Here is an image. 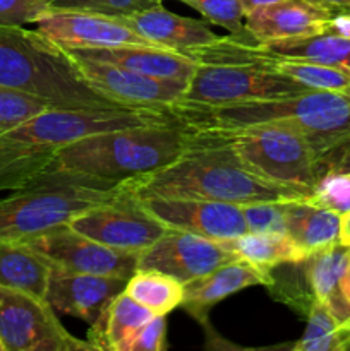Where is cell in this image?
Returning a JSON list of instances; mask_svg holds the SVG:
<instances>
[{"mask_svg": "<svg viewBox=\"0 0 350 351\" xmlns=\"http://www.w3.org/2000/svg\"><path fill=\"white\" fill-rule=\"evenodd\" d=\"M153 317L150 308L137 304L126 291H120L106 304L96 321L89 324L86 341L93 350L120 351L134 332Z\"/></svg>", "mask_w": 350, "mask_h": 351, "instance_id": "cell-23", "label": "cell"}, {"mask_svg": "<svg viewBox=\"0 0 350 351\" xmlns=\"http://www.w3.org/2000/svg\"><path fill=\"white\" fill-rule=\"evenodd\" d=\"M0 86L54 108H129L93 89L64 48L19 24H0Z\"/></svg>", "mask_w": 350, "mask_h": 351, "instance_id": "cell-4", "label": "cell"}, {"mask_svg": "<svg viewBox=\"0 0 350 351\" xmlns=\"http://www.w3.org/2000/svg\"><path fill=\"white\" fill-rule=\"evenodd\" d=\"M311 199L333 211L345 215L350 211V173H326L319 178Z\"/></svg>", "mask_w": 350, "mask_h": 351, "instance_id": "cell-33", "label": "cell"}, {"mask_svg": "<svg viewBox=\"0 0 350 351\" xmlns=\"http://www.w3.org/2000/svg\"><path fill=\"white\" fill-rule=\"evenodd\" d=\"M349 245H350V242H349Z\"/></svg>", "mask_w": 350, "mask_h": 351, "instance_id": "cell-43", "label": "cell"}, {"mask_svg": "<svg viewBox=\"0 0 350 351\" xmlns=\"http://www.w3.org/2000/svg\"><path fill=\"white\" fill-rule=\"evenodd\" d=\"M126 185L137 199H205L237 206L309 197L254 175L222 136L208 132H194L191 146L174 163Z\"/></svg>", "mask_w": 350, "mask_h": 351, "instance_id": "cell-1", "label": "cell"}, {"mask_svg": "<svg viewBox=\"0 0 350 351\" xmlns=\"http://www.w3.org/2000/svg\"><path fill=\"white\" fill-rule=\"evenodd\" d=\"M0 341L5 351L93 350L62 326L45 298L0 287Z\"/></svg>", "mask_w": 350, "mask_h": 351, "instance_id": "cell-8", "label": "cell"}, {"mask_svg": "<svg viewBox=\"0 0 350 351\" xmlns=\"http://www.w3.org/2000/svg\"><path fill=\"white\" fill-rule=\"evenodd\" d=\"M233 259L239 257L223 242L167 226L163 235L139 254L137 269L160 271L185 285Z\"/></svg>", "mask_w": 350, "mask_h": 351, "instance_id": "cell-12", "label": "cell"}, {"mask_svg": "<svg viewBox=\"0 0 350 351\" xmlns=\"http://www.w3.org/2000/svg\"><path fill=\"white\" fill-rule=\"evenodd\" d=\"M256 50L263 64L271 58H299L350 69V36L328 31L301 40L257 43Z\"/></svg>", "mask_w": 350, "mask_h": 351, "instance_id": "cell-25", "label": "cell"}, {"mask_svg": "<svg viewBox=\"0 0 350 351\" xmlns=\"http://www.w3.org/2000/svg\"><path fill=\"white\" fill-rule=\"evenodd\" d=\"M48 108L54 106L38 96L0 86V136Z\"/></svg>", "mask_w": 350, "mask_h": 351, "instance_id": "cell-30", "label": "cell"}, {"mask_svg": "<svg viewBox=\"0 0 350 351\" xmlns=\"http://www.w3.org/2000/svg\"><path fill=\"white\" fill-rule=\"evenodd\" d=\"M167 348V319L154 315L143 328L137 329L132 338L120 351H163Z\"/></svg>", "mask_w": 350, "mask_h": 351, "instance_id": "cell-36", "label": "cell"}, {"mask_svg": "<svg viewBox=\"0 0 350 351\" xmlns=\"http://www.w3.org/2000/svg\"><path fill=\"white\" fill-rule=\"evenodd\" d=\"M273 2H280V0H240V3H242V7L246 12L256 9V7L268 5V3H273Z\"/></svg>", "mask_w": 350, "mask_h": 351, "instance_id": "cell-40", "label": "cell"}, {"mask_svg": "<svg viewBox=\"0 0 350 351\" xmlns=\"http://www.w3.org/2000/svg\"><path fill=\"white\" fill-rule=\"evenodd\" d=\"M226 247L239 259H246L263 269H275L281 264L301 263L307 259L304 250L287 233L247 232L237 239L225 240Z\"/></svg>", "mask_w": 350, "mask_h": 351, "instance_id": "cell-26", "label": "cell"}, {"mask_svg": "<svg viewBox=\"0 0 350 351\" xmlns=\"http://www.w3.org/2000/svg\"><path fill=\"white\" fill-rule=\"evenodd\" d=\"M218 134L254 175L271 184L297 189L311 197L321 178L319 154L304 134L288 123H259Z\"/></svg>", "mask_w": 350, "mask_h": 351, "instance_id": "cell-6", "label": "cell"}, {"mask_svg": "<svg viewBox=\"0 0 350 351\" xmlns=\"http://www.w3.org/2000/svg\"><path fill=\"white\" fill-rule=\"evenodd\" d=\"M266 65L301 82L307 89L350 93V69L299 58H271Z\"/></svg>", "mask_w": 350, "mask_h": 351, "instance_id": "cell-29", "label": "cell"}, {"mask_svg": "<svg viewBox=\"0 0 350 351\" xmlns=\"http://www.w3.org/2000/svg\"><path fill=\"white\" fill-rule=\"evenodd\" d=\"M34 24L38 33L58 47L108 48L126 45H154L132 29L122 17L105 14L50 9Z\"/></svg>", "mask_w": 350, "mask_h": 351, "instance_id": "cell-13", "label": "cell"}, {"mask_svg": "<svg viewBox=\"0 0 350 351\" xmlns=\"http://www.w3.org/2000/svg\"><path fill=\"white\" fill-rule=\"evenodd\" d=\"M50 9V0H0V24L36 23Z\"/></svg>", "mask_w": 350, "mask_h": 351, "instance_id": "cell-35", "label": "cell"}, {"mask_svg": "<svg viewBox=\"0 0 350 351\" xmlns=\"http://www.w3.org/2000/svg\"><path fill=\"white\" fill-rule=\"evenodd\" d=\"M50 273V264L27 243L0 240V287L45 298Z\"/></svg>", "mask_w": 350, "mask_h": 351, "instance_id": "cell-24", "label": "cell"}, {"mask_svg": "<svg viewBox=\"0 0 350 351\" xmlns=\"http://www.w3.org/2000/svg\"><path fill=\"white\" fill-rule=\"evenodd\" d=\"M148 211L168 228L225 242L249 232L242 206L205 199H141Z\"/></svg>", "mask_w": 350, "mask_h": 351, "instance_id": "cell-14", "label": "cell"}, {"mask_svg": "<svg viewBox=\"0 0 350 351\" xmlns=\"http://www.w3.org/2000/svg\"><path fill=\"white\" fill-rule=\"evenodd\" d=\"M285 233L304 250L305 256L319 252L340 240L342 215L311 197L290 199L283 202Z\"/></svg>", "mask_w": 350, "mask_h": 351, "instance_id": "cell-20", "label": "cell"}, {"mask_svg": "<svg viewBox=\"0 0 350 351\" xmlns=\"http://www.w3.org/2000/svg\"><path fill=\"white\" fill-rule=\"evenodd\" d=\"M64 51L72 58L81 77L93 89L129 108L172 112L187 88V82L151 77L108 62L93 60V58L79 57L67 50Z\"/></svg>", "mask_w": 350, "mask_h": 351, "instance_id": "cell-11", "label": "cell"}, {"mask_svg": "<svg viewBox=\"0 0 350 351\" xmlns=\"http://www.w3.org/2000/svg\"><path fill=\"white\" fill-rule=\"evenodd\" d=\"M321 177L326 173H350V141L319 158Z\"/></svg>", "mask_w": 350, "mask_h": 351, "instance_id": "cell-37", "label": "cell"}, {"mask_svg": "<svg viewBox=\"0 0 350 351\" xmlns=\"http://www.w3.org/2000/svg\"><path fill=\"white\" fill-rule=\"evenodd\" d=\"M273 283L271 269L254 266L246 259H233L211 273L184 285L180 307L198 321L206 322L209 308L230 295L250 287H270Z\"/></svg>", "mask_w": 350, "mask_h": 351, "instance_id": "cell-17", "label": "cell"}, {"mask_svg": "<svg viewBox=\"0 0 350 351\" xmlns=\"http://www.w3.org/2000/svg\"><path fill=\"white\" fill-rule=\"evenodd\" d=\"M122 19L151 43L184 55L222 38L205 21L178 16L165 9L161 3L124 16Z\"/></svg>", "mask_w": 350, "mask_h": 351, "instance_id": "cell-19", "label": "cell"}, {"mask_svg": "<svg viewBox=\"0 0 350 351\" xmlns=\"http://www.w3.org/2000/svg\"><path fill=\"white\" fill-rule=\"evenodd\" d=\"M307 326L297 343L292 345L294 351H349L350 324H343L331 314L326 305L314 300L309 308Z\"/></svg>", "mask_w": 350, "mask_h": 351, "instance_id": "cell-28", "label": "cell"}, {"mask_svg": "<svg viewBox=\"0 0 350 351\" xmlns=\"http://www.w3.org/2000/svg\"><path fill=\"white\" fill-rule=\"evenodd\" d=\"M194 139L175 117L168 122L93 134L55 151L54 170H67L105 180L146 177L174 163Z\"/></svg>", "mask_w": 350, "mask_h": 351, "instance_id": "cell-3", "label": "cell"}, {"mask_svg": "<svg viewBox=\"0 0 350 351\" xmlns=\"http://www.w3.org/2000/svg\"><path fill=\"white\" fill-rule=\"evenodd\" d=\"M194 132H229L259 123H288L304 134L319 158L350 141V93L307 89L285 98L215 108H174Z\"/></svg>", "mask_w": 350, "mask_h": 351, "instance_id": "cell-2", "label": "cell"}, {"mask_svg": "<svg viewBox=\"0 0 350 351\" xmlns=\"http://www.w3.org/2000/svg\"><path fill=\"white\" fill-rule=\"evenodd\" d=\"M302 91H307V88L266 64H198L180 101L174 108H215L285 98Z\"/></svg>", "mask_w": 350, "mask_h": 351, "instance_id": "cell-7", "label": "cell"}, {"mask_svg": "<svg viewBox=\"0 0 350 351\" xmlns=\"http://www.w3.org/2000/svg\"><path fill=\"white\" fill-rule=\"evenodd\" d=\"M127 280L117 276L71 273L51 267L47 302L55 312L93 324L113 297L126 290Z\"/></svg>", "mask_w": 350, "mask_h": 351, "instance_id": "cell-16", "label": "cell"}, {"mask_svg": "<svg viewBox=\"0 0 350 351\" xmlns=\"http://www.w3.org/2000/svg\"><path fill=\"white\" fill-rule=\"evenodd\" d=\"M163 0H50L51 9L84 10V12L105 14L124 17L150 7L160 5Z\"/></svg>", "mask_w": 350, "mask_h": 351, "instance_id": "cell-32", "label": "cell"}, {"mask_svg": "<svg viewBox=\"0 0 350 351\" xmlns=\"http://www.w3.org/2000/svg\"><path fill=\"white\" fill-rule=\"evenodd\" d=\"M283 202H254L242 206L247 228L254 233H285Z\"/></svg>", "mask_w": 350, "mask_h": 351, "instance_id": "cell-34", "label": "cell"}, {"mask_svg": "<svg viewBox=\"0 0 350 351\" xmlns=\"http://www.w3.org/2000/svg\"><path fill=\"white\" fill-rule=\"evenodd\" d=\"M64 50L79 57L93 60L108 62L139 74L158 79L189 82L198 69V64L191 57L158 45H126V47L108 48H67Z\"/></svg>", "mask_w": 350, "mask_h": 351, "instance_id": "cell-18", "label": "cell"}, {"mask_svg": "<svg viewBox=\"0 0 350 351\" xmlns=\"http://www.w3.org/2000/svg\"><path fill=\"white\" fill-rule=\"evenodd\" d=\"M312 2L326 7L333 14H350V0H312Z\"/></svg>", "mask_w": 350, "mask_h": 351, "instance_id": "cell-38", "label": "cell"}, {"mask_svg": "<svg viewBox=\"0 0 350 351\" xmlns=\"http://www.w3.org/2000/svg\"><path fill=\"white\" fill-rule=\"evenodd\" d=\"M202 14L208 23L225 27L230 34H239L244 31V10L240 0H178Z\"/></svg>", "mask_w": 350, "mask_h": 351, "instance_id": "cell-31", "label": "cell"}, {"mask_svg": "<svg viewBox=\"0 0 350 351\" xmlns=\"http://www.w3.org/2000/svg\"><path fill=\"white\" fill-rule=\"evenodd\" d=\"M0 351H5V350H3V345H2V341H0Z\"/></svg>", "mask_w": 350, "mask_h": 351, "instance_id": "cell-42", "label": "cell"}, {"mask_svg": "<svg viewBox=\"0 0 350 351\" xmlns=\"http://www.w3.org/2000/svg\"><path fill=\"white\" fill-rule=\"evenodd\" d=\"M67 225L103 245L139 254L153 245L167 230L160 219L148 211L141 199L130 194L127 185L115 201L86 209Z\"/></svg>", "mask_w": 350, "mask_h": 351, "instance_id": "cell-9", "label": "cell"}, {"mask_svg": "<svg viewBox=\"0 0 350 351\" xmlns=\"http://www.w3.org/2000/svg\"><path fill=\"white\" fill-rule=\"evenodd\" d=\"M24 243L36 250L51 267L71 273L117 276L129 280L137 271L139 252L112 249L81 235L69 225L33 235Z\"/></svg>", "mask_w": 350, "mask_h": 351, "instance_id": "cell-10", "label": "cell"}, {"mask_svg": "<svg viewBox=\"0 0 350 351\" xmlns=\"http://www.w3.org/2000/svg\"><path fill=\"white\" fill-rule=\"evenodd\" d=\"M55 147L34 143L19 127L0 136V192L24 187L43 171L51 170Z\"/></svg>", "mask_w": 350, "mask_h": 351, "instance_id": "cell-22", "label": "cell"}, {"mask_svg": "<svg viewBox=\"0 0 350 351\" xmlns=\"http://www.w3.org/2000/svg\"><path fill=\"white\" fill-rule=\"evenodd\" d=\"M350 263V245L336 242L304 259L312 295L343 324H350V304L342 291L343 274Z\"/></svg>", "mask_w": 350, "mask_h": 351, "instance_id": "cell-21", "label": "cell"}, {"mask_svg": "<svg viewBox=\"0 0 350 351\" xmlns=\"http://www.w3.org/2000/svg\"><path fill=\"white\" fill-rule=\"evenodd\" d=\"M342 291H343V295H345L347 302H349V304H350V263H349V266H347L345 274H343Z\"/></svg>", "mask_w": 350, "mask_h": 351, "instance_id": "cell-41", "label": "cell"}, {"mask_svg": "<svg viewBox=\"0 0 350 351\" xmlns=\"http://www.w3.org/2000/svg\"><path fill=\"white\" fill-rule=\"evenodd\" d=\"M333 16L312 0H280L246 12L244 31L256 43L301 40L326 33Z\"/></svg>", "mask_w": 350, "mask_h": 351, "instance_id": "cell-15", "label": "cell"}, {"mask_svg": "<svg viewBox=\"0 0 350 351\" xmlns=\"http://www.w3.org/2000/svg\"><path fill=\"white\" fill-rule=\"evenodd\" d=\"M124 291L154 315L170 314L180 307L184 298V285L180 281L154 269H137L127 280Z\"/></svg>", "mask_w": 350, "mask_h": 351, "instance_id": "cell-27", "label": "cell"}, {"mask_svg": "<svg viewBox=\"0 0 350 351\" xmlns=\"http://www.w3.org/2000/svg\"><path fill=\"white\" fill-rule=\"evenodd\" d=\"M340 240L343 243L350 242V211L342 215V230H340Z\"/></svg>", "mask_w": 350, "mask_h": 351, "instance_id": "cell-39", "label": "cell"}, {"mask_svg": "<svg viewBox=\"0 0 350 351\" xmlns=\"http://www.w3.org/2000/svg\"><path fill=\"white\" fill-rule=\"evenodd\" d=\"M126 182L105 180L67 170H47L0 199V240H24L67 225L75 215L115 201Z\"/></svg>", "mask_w": 350, "mask_h": 351, "instance_id": "cell-5", "label": "cell"}]
</instances>
